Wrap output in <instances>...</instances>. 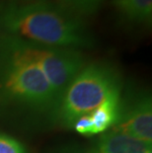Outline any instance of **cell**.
I'll use <instances>...</instances> for the list:
<instances>
[{"mask_svg": "<svg viewBox=\"0 0 152 153\" xmlns=\"http://www.w3.org/2000/svg\"><path fill=\"white\" fill-rule=\"evenodd\" d=\"M0 153H27V150L17 139L0 132Z\"/></svg>", "mask_w": 152, "mask_h": 153, "instance_id": "10", "label": "cell"}, {"mask_svg": "<svg viewBox=\"0 0 152 153\" xmlns=\"http://www.w3.org/2000/svg\"><path fill=\"white\" fill-rule=\"evenodd\" d=\"M121 76L116 67L106 62L86 64L57 102L53 113L66 128H73L79 118L89 115L109 97L121 92Z\"/></svg>", "mask_w": 152, "mask_h": 153, "instance_id": "3", "label": "cell"}, {"mask_svg": "<svg viewBox=\"0 0 152 153\" xmlns=\"http://www.w3.org/2000/svg\"><path fill=\"white\" fill-rule=\"evenodd\" d=\"M152 142L131 137L113 128L97 141L92 153H148Z\"/></svg>", "mask_w": 152, "mask_h": 153, "instance_id": "6", "label": "cell"}, {"mask_svg": "<svg viewBox=\"0 0 152 153\" xmlns=\"http://www.w3.org/2000/svg\"><path fill=\"white\" fill-rule=\"evenodd\" d=\"M121 98L119 93L114 94L104 101L96 110L90 114L94 126V133L105 132L117 125L121 114Z\"/></svg>", "mask_w": 152, "mask_h": 153, "instance_id": "7", "label": "cell"}, {"mask_svg": "<svg viewBox=\"0 0 152 153\" xmlns=\"http://www.w3.org/2000/svg\"><path fill=\"white\" fill-rule=\"evenodd\" d=\"M116 10L130 24H150L152 0H113Z\"/></svg>", "mask_w": 152, "mask_h": 153, "instance_id": "8", "label": "cell"}, {"mask_svg": "<svg viewBox=\"0 0 152 153\" xmlns=\"http://www.w3.org/2000/svg\"><path fill=\"white\" fill-rule=\"evenodd\" d=\"M113 128L131 137L152 142V105L149 96L144 95L134 100L125 110L121 107L117 125Z\"/></svg>", "mask_w": 152, "mask_h": 153, "instance_id": "5", "label": "cell"}, {"mask_svg": "<svg viewBox=\"0 0 152 153\" xmlns=\"http://www.w3.org/2000/svg\"><path fill=\"white\" fill-rule=\"evenodd\" d=\"M0 41L43 71L53 88L57 100L86 65L82 51L75 48L50 47L7 35H2Z\"/></svg>", "mask_w": 152, "mask_h": 153, "instance_id": "4", "label": "cell"}, {"mask_svg": "<svg viewBox=\"0 0 152 153\" xmlns=\"http://www.w3.org/2000/svg\"><path fill=\"white\" fill-rule=\"evenodd\" d=\"M0 32L41 45L79 51L95 45L82 17L59 3L43 0L0 5Z\"/></svg>", "mask_w": 152, "mask_h": 153, "instance_id": "1", "label": "cell"}, {"mask_svg": "<svg viewBox=\"0 0 152 153\" xmlns=\"http://www.w3.org/2000/svg\"><path fill=\"white\" fill-rule=\"evenodd\" d=\"M105 0H59V4L74 14L80 16L91 15L96 12Z\"/></svg>", "mask_w": 152, "mask_h": 153, "instance_id": "9", "label": "cell"}, {"mask_svg": "<svg viewBox=\"0 0 152 153\" xmlns=\"http://www.w3.org/2000/svg\"><path fill=\"white\" fill-rule=\"evenodd\" d=\"M148 153H152V151H149V152H148Z\"/></svg>", "mask_w": 152, "mask_h": 153, "instance_id": "13", "label": "cell"}, {"mask_svg": "<svg viewBox=\"0 0 152 153\" xmlns=\"http://www.w3.org/2000/svg\"><path fill=\"white\" fill-rule=\"evenodd\" d=\"M0 100L40 111L53 110L59 101L43 71L1 41Z\"/></svg>", "mask_w": 152, "mask_h": 153, "instance_id": "2", "label": "cell"}, {"mask_svg": "<svg viewBox=\"0 0 152 153\" xmlns=\"http://www.w3.org/2000/svg\"><path fill=\"white\" fill-rule=\"evenodd\" d=\"M74 129L83 135H94V126L92 122L91 115H85L79 118L73 125Z\"/></svg>", "mask_w": 152, "mask_h": 153, "instance_id": "11", "label": "cell"}, {"mask_svg": "<svg viewBox=\"0 0 152 153\" xmlns=\"http://www.w3.org/2000/svg\"><path fill=\"white\" fill-rule=\"evenodd\" d=\"M28 1H33V0H28Z\"/></svg>", "mask_w": 152, "mask_h": 153, "instance_id": "12", "label": "cell"}]
</instances>
